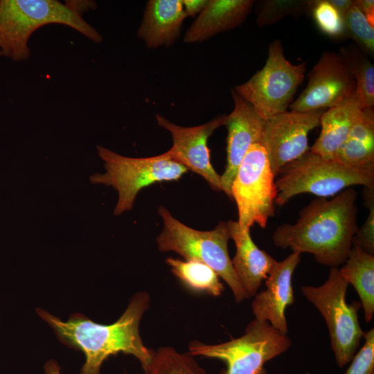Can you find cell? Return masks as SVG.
Listing matches in <instances>:
<instances>
[{
    "label": "cell",
    "mask_w": 374,
    "mask_h": 374,
    "mask_svg": "<svg viewBox=\"0 0 374 374\" xmlns=\"http://www.w3.org/2000/svg\"><path fill=\"white\" fill-rule=\"evenodd\" d=\"M346 37L370 57L374 55V26H371L355 3L344 17Z\"/></svg>",
    "instance_id": "cell-26"
},
{
    "label": "cell",
    "mask_w": 374,
    "mask_h": 374,
    "mask_svg": "<svg viewBox=\"0 0 374 374\" xmlns=\"http://www.w3.org/2000/svg\"><path fill=\"white\" fill-rule=\"evenodd\" d=\"M208 0H182L185 13L187 17H194L200 13L207 3Z\"/></svg>",
    "instance_id": "cell-30"
},
{
    "label": "cell",
    "mask_w": 374,
    "mask_h": 374,
    "mask_svg": "<svg viewBox=\"0 0 374 374\" xmlns=\"http://www.w3.org/2000/svg\"><path fill=\"white\" fill-rule=\"evenodd\" d=\"M364 199L369 213L362 226L355 234L353 245L374 255V188H365Z\"/></svg>",
    "instance_id": "cell-28"
},
{
    "label": "cell",
    "mask_w": 374,
    "mask_h": 374,
    "mask_svg": "<svg viewBox=\"0 0 374 374\" xmlns=\"http://www.w3.org/2000/svg\"><path fill=\"white\" fill-rule=\"evenodd\" d=\"M186 17L182 0H150L137 35L148 48L170 46L178 37Z\"/></svg>",
    "instance_id": "cell-19"
},
{
    "label": "cell",
    "mask_w": 374,
    "mask_h": 374,
    "mask_svg": "<svg viewBox=\"0 0 374 374\" xmlns=\"http://www.w3.org/2000/svg\"><path fill=\"white\" fill-rule=\"evenodd\" d=\"M326 110L286 111L265 121L262 144L275 177L283 167L310 150L308 134L319 125Z\"/></svg>",
    "instance_id": "cell-11"
},
{
    "label": "cell",
    "mask_w": 374,
    "mask_h": 374,
    "mask_svg": "<svg viewBox=\"0 0 374 374\" xmlns=\"http://www.w3.org/2000/svg\"><path fill=\"white\" fill-rule=\"evenodd\" d=\"M306 63H291L282 43L271 42L264 66L233 89L264 120L287 111L297 88L304 80Z\"/></svg>",
    "instance_id": "cell-9"
},
{
    "label": "cell",
    "mask_w": 374,
    "mask_h": 374,
    "mask_svg": "<svg viewBox=\"0 0 374 374\" xmlns=\"http://www.w3.org/2000/svg\"><path fill=\"white\" fill-rule=\"evenodd\" d=\"M348 283L337 267H331L328 279L320 286L301 287L303 295L321 313L330 335L331 348L339 367L352 360L364 337L357 312L360 302L346 301Z\"/></svg>",
    "instance_id": "cell-6"
},
{
    "label": "cell",
    "mask_w": 374,
    "mask_h": 374,
    "mask_svg": "<svg viewBox=\"0 0 374 374\" xmlns=\"http://www.w3.org/2000/svg\"><path fill=\"white\" fill-rule=\"evenodd\" d=\"M166 262L172 272L187 287L217 296L224 290L217 273L207 265L195 260L168 257Z\"/></svg>",
    "instance_id": "cell-22"
},
{
    "label": "cell",
    "mask_w": 374,
    "mask_h": 374,
    "mask_svg": "<svg viewBox=\"0 0 374 374\" xmlns=\"http://www.w3.org/2000/svg\"><path fill=\"white\" fill-rule=\"evenodd\" d=\"M65 4L72 10L82 16L85 11L96 8V3L93 1L73 0L66 1Z\"/></svg>",
    "instance_id": "cell-32"
},
{
    "label": "cell",
    "mask_w": 374,
    "mask_h": 374,
    "mask_svg": "<svg viewBox=\"0 0 374 374\" xmlns=\"http://www.w3.org/2000/svg\"><path fill=\"white\" fill-rule=\"evenodd\" d=\"M339 12L343 19L354 3V0H328Z\"/></svg>",
    "instance_id": "cell-33"
},
{
    "label": "cell",
    "mask_w": 374,
    "mask_h": 374,
    "mask_svg": "<svg viewBox=\"0 0 374 374\" xmlns=\"http://www.w3.org/2000/svg\"><path fill=\"white\" fill-rule=\"evenodd\" d=\"M354 3L365 16L368 23L374 26V1L354 0Z\"/></svg>",
    "instance_id": "cell-31"
},
{
    "label": "cell",
    "mask_w": 374,
    "mask_h": 374,
    "mask_svg": "<svg viewBox=\"0 0 374 374\" xmlns=\"http://www.w3.org/2000/svg\"><path fill=\"white\" fill-rule=\"evenodd\" d=\"M336 160L352 168L374 170V109L364 108Z\"/></svg>",
    "instance_id": "cell-20"
},
{
    "label": "cell",
    "mask_w": 374,
    "mask_h": 374,
    "mask_svg": "<svg viewBox=\"0 0 374 374\" xmlns=\"http://www.w3.org/2000/svg\"><path fill=\"white\" fill-rule=\"evenodd\" d=\"M98 152L105 162V173L90 177L92 184L114 187L118 199L114 215L132 208L139 192L153 184L179 179L188 169L170 159L164 153L151 157L132 158L98 145Z\"/></svg>",
    "instance_id": "cell-8"
},
{
    "label": "cell",
    "mask_w": 374,
    "mask_h": 374,
    "mask_svg": "<svg viewBox=\"0 0 374 374\" xmlns=\"http://www.w3.org/2000/svg\"><path fill=\"white\" fill-rule=\"evenodd\" d=\"M44 368V374H61L60 365L53 359L47 361Z\"/></svg>",
    "instance_id": "cell-34"
},
{
    "label": "cell",
    "mask_w": 374,
    "mask_h": 374,
    "mask_svg": "<svg viewBox=\"0 0 374 374\" xmlns=\"http://www.w3.org/2000/svg\"><path fill=\"white\" fill-rule=\"evenodd\" d=\"M338 53L355 80L363 108L373 107L374 65L369 56L354 45L341 47Z\"/></svg>",
    "instance_id": "cell-23"
},
{
    "label": "cell",
    "mask_w": 374,
    "mask_h": 374,
    "mask_svg": "<svg viewBox=\"0 0 374 374\" xmlns=\"http://www.w3.org/2000/svg\"><path fill=\"white\" fill-rule=\"evenodd\" d=\"M227 224L231 238L236 247L231 260L233 267L241 285L251 298L257 294L276 260L254 243L250 229H240L237 221L229 220Z\"/></svg>",
    "instance_id": "cell-16"
},
{
    "label": "cell",
    "mask_w": 374,
    "mask_h": 374,
    "mask_svg": "<svg viewBox=\"0 0 374 374\" xmlns=\"http://www.w3.org/2000/svg\"><path fill=\"white\" fill-rule=\"evenodd\" d=\"M338 269L348 285L355 289L364 319L369 323L374 313V255L353 245L346 260Z\"/></svg>",
    "instance_id": "cell-21"
},
{
    "label": "cell",
    "mask_w": 374,
    "mask_h": 374,
    "mask_svg": "<svg viewBox=\"0 0 374 374\" xmlns=\"http://www.w3.org/2000/svg\"><path fill=\"white\" fill-rule=\"evenodd\" d=\"M292 341L287 335L275 329L267 321L256 319L240 337L214 345L193 341L190 353L223 361L226 369L220 374H267L266 362L289 349Z\"/></svg>",
    "instance_id": "cell-7"
},
{
    "label": "cell",
    "mask_w": 374,
    "mask_h": 374,
    "mask_svg": "<svg viewBox=\"0 0 374 374\" xmlns=\"http://www.w3.org/2000/svg\"><path fill=\"white\" fill-rule=\"evenodd\" d=\"M309 13L326 35L333 39L346 37L344 19L328 0H310Z\"/></svg>",
    "instance_id": "cell-27"
},
{
    "label": "cell",
    "mask_w": 374,
    "mask_h": 374,
    "mask_svg": "<svg viewBox=\"0 0 374 374\" xmlns=\"http://www.w3.org/2000/svg\"><path fill=\"white\" fill-rule=\"evenodd\" d=\"M254 4L253 0H208L186 31L184 42H200L240 26L250 14Z\"/></svg>",
    "instance_id": "cell-17"
},
{
    "label": "cell",
    "mask_w": 374,
    "mask_h": 374,
    "mask_svg": "<svg viewBox=\"0 0 374 374\" xmlns=\"http://www.w3.org/2000/svg\"><path fill=\"white\" fill-rule=\"evenodd\" d=\"M310 0H263L257 3L256 23L261 28L288 16L309 13Z\"/></svg>",
    "instance_id": "cell-25"
},
{
    "label": "cell",
    "mask_w": 374,
    "mask_h": 374,
    "mask_svg": "<svg viewBox=\"0 0 374 374\" xmlns=\"http://www.w3.org/2000/svg\"><path fill=\"white\" fill-rule=\"evenodd\" d=\"M363 109L356 90L339 105L327 109L320 118V134L309 150L323 158L336 159Z\"/></svg>",
    "instance_id": "cell-18"
},
{
    "label": "cell",
    "mask_w": 374,
    "mask_h": 374,
    "mask_svg": "<svg viewBox=\"0 0 374 374\" xmlns=\"http://www.w3.org/2000/svg\"><path fill=\"white\" fill-rule=\"evenodd\" d=\"M364 343L355 353L345 374H374V329L364 335Z\"/></svg>",
    "instance_id": "cell-29"
},
{
    "label": "cell",
    "mask_w": 374,
    "mask_h": 374,
    "mask_svg": "<svg viewBox=\"0 0 374 374\" xmlns=\"http://www.w3.org/2000/svg\"><path fill=\"white\" fill-rule=\"evenodd\" d=\"M306 87L291 111L312 112L335 107L356 90V82L338 53L324 52L308 73Z\"/></svg>",
    "instance_id": "cell-12"
},
{
    "label": "cell",
    "mask_w": 374,
    "mask_h": 374,
    "mask_svg": "<svg viewBox=\"0 0 374 374\" xmlns=\"http://www.w3.org/2000/svg\"><path fill=\"white\" fill-rule=\"evenodd\" d=\"M158 125L167 130L172 138V146L164 154L204 178L216 191L224 192L220 175L211 162L207 141L212 133L224 125L226 115L195 127L177 125L160 114L156 115Z\"/></svg>",
    "instance_id": "cell-13"
},
{
    "label": "cell",
    "mask_w": 374,
    "mask_h": 374,
    "mask_svg": "<svg viewBox=\"0 0 374 374\" xmlns=\"http://www.w3.org/2000/svg\"><path fill=\"white\" fill-rule=\"evenodd\" d=\"M148 374H206L190 353H181L171 347L154 351Z\"/></svg>",
    "instance_id": "cell-24"
},
{
    "label": "cell",
    "mask_w": 374,
    "mask_h": 374,
    "mask_svg": "<svg viewBox=\"0 0 374 374\" xmlns=\"http://www.w3.org/2000/svg\"><path fill=\"white\" fill-rule=\"evenodd\" d=\"M233 111L226 115L224 126L227 128L226 165L221 175L224 193L231 198V187L238 168L249 148L262 143L265 120L234 90Z\"/></svg>",
    "instance_id": "cell-14"
},
{
    "label": "cell",
    "mask_w": 374,
    "mask_h": 374,
    "mask_svg": "<svg viewBox=\"0 0 374 374\" xmlns=\"http://www.w3.org/2000/svg\"><path fill=\"white\" fill-rule=\"evenodd\" d=\"M301 254L293 252L280 262L276 261L265 280L266 288L257 293L251 303L255 319L267 321L275 329L287 335L285 310L294 303L292 284Z\"/></svg>",
    "instance_id": "cell-15"
},
{
    "label": "cell",
    "mask_w": 374,
    "mask_h": 374,
    "mask_svg": "<svg viewBox=\"0 0 374 374\" xmlns=\"http://www.w3.org/2000/svg\"><path fill=\"white\" fill-rule=\"evenodd\" d=\"M158 213L163 220V229L157 238L159 251H175L185 260H197L211 267L230 287L237 303L249 298L229 256L227 222H220L211 231H199L179 221L164 206H160Z\"/></svg>",
    "instance_id": "cell-4"
},
{
    "label": "cell",
    "mask_w": 374,
    "mask_h": 374,
    "mask_svg": "<svg viewBox=\"0 0 374 374\" xmlns=\"http://www.w3.org/2000/svg\"><path fill=\"white\" fill-rule=\"evenodd\" d=\"M275 177L263 145L253 144L241 161L231 187L240 229H250L254 224L267 226L274 215Z\"/></svg>",
    "instance_id": "cell-10"
},
{
    "label": "cell",
    "mask_w": 374,
    "mask_h": 374,
    "mask_svg": "<svg viewBox=\"0 0 374 374\" xmlns=\"http://www.w3.org/2000/svg\"><path fill=\"white\" fill-rule=\"evenodd\" d=\"M0 56H1V51H0Z\"/></svg>",
    "instance_id": "cell-35"
},
{
    "label": "cell",
    "mask_w": 374,
    "mask_h": 374,
    "mask_svg": "<svg viewBox=\"0 0 374 374\" xmlns=\"http://www.w3.org/2000/svg\"><path fill=\"white\" fill-rule=\"evenodd\" d=\"M68 26L96 43L102 35L82 16L65 3L56 0H1L0 51L1 55L14 61L30 56L28 39L33 33L44 25Z\"/></svg>",
    "instance_id": "cell-3"
},
{
    "label": "cell",
    "mask_w": 374,
    "mask_h": 374,
    "mask_svg": "<svg viewBox=\"0 0 374 374\" xmlns=\"http://www.w3.org/2000/svg\"><path fill=\"white\" fill-rule=\"evenodd\" d=\"M357 192L350 187L330 199L319 197L301 210L297 221L278 226L274 244L300 254L309 253L323 265L338 267L346 260L357 223Z\"/></svg>",
    "instance_id": "cell-1"
},
{
    "label": "cell",
    "mask_w": 374,
    "mask_h": 374,
    "mask_svg": "<svg viewBox=\"0 0 374 374\" xmlns=\"http://www.w3.org/2000/svg\"><path fill=\"white\" fill-rule=\"evenodd\" d=\"M149 305L148 294L138 292L121 317L109 325L95 323L80 313L63 321L43 309L37 308L36 312L53 328L60 342L84 354L80 374H100L103 363L118 353L134 356L148 374L154 351L144 345L139 323Z\"/></svg>",
    "instance_id": "cell-2"
},
{
    "label": "cell",
    "mask_w": 374,
    "mask_h": 374,
    "mask_svg": "<svg viewBox=\"0 0 374 374\" xmlns=\"http://www.w3.org/2000/svg\"><path fill=\"white\" fill-rule=\"evenodd\" d=\"M276 177L275 204L279 206L302 193L326 198L355 185L374 188V170L352 168L310 150L283 167Z\"/></svg>",
    "instance_id": "cell-5"
}]
</instances>
